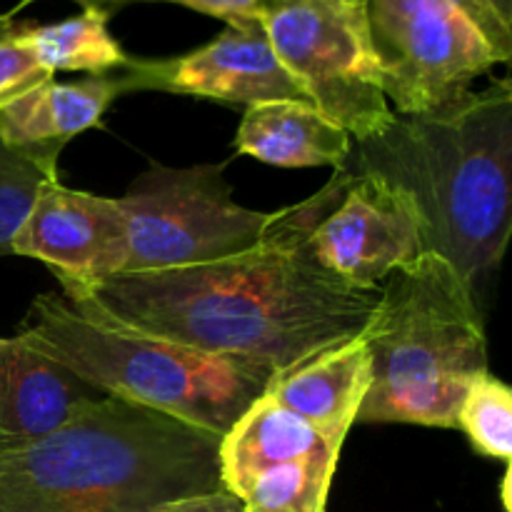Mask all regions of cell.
<instances>
[{
  "label": "cell",
  "instance_id": "cell-11",
  "mask_svg": "<svg viewBox=\"0 0 512 512\" xmlns=\"http://www.w3.org/2000/svg\"><path fill=\"white\" fill-rule=\"evenodd\" d=\"M10 255L48 265L60 290H80L123 273L125 218L118 198L45 180L15 230Z\"/></svg>",
  "mask_w": 512,
  "mask_h": 512
},
{
  "label": "cell",
  "instance_id": "cell-22",
  "mask_svg": "<svg viewBox=\"0 0 512 512\" xmlns=\"http://www.w3.org/2000/svg\"><path fill=\"white\" fill-rule=\"evenodd\" d=\"M150 512H243V503L228 490H215L208 495H195V498L175 500V503L160 505Z\"/></svg>",
  "mask_w": 512,
  "mask_h": 512
},
{
  "label": "cell",
  "instance_id": "cell-4",
  "mask_svg": "<svg viewBox=\"0 0 512 512\" xmlns=\"http://www.w3.org/2000/svg\"><path fill=\"white\" fill-rule=\"evenodd\" d=\"M363 335L370 388L358 423L458 428L463 398L490 373L488 338L475 288L443 255L388 275Z\"/></svg>",
  "mask_w": 512,
  "mask_h": 512
},
{
  "label": "cell",
  "instance_id": "cell-20",
  "mask_svg": "<svg viewBox=\"0 0 512 512\" xmlns=\"http://www.w3.org/2000/svg\"><path fill=\"white\" fill-rule=\"evenodd\" d=\"M53 78L23 35V20L0 15V110Z\"/></svg>",
  "mask_w": 512,
  "mask_h": 512
},
{
  "label": "cell",
  "instance_id": "cell-24",
  "mask_svg": "<svg viewBox=\"0 0 512 512\" xmlns=\"http://www.w3.org/2000/svg\"><path fill=\"white\" fill-rule=\"evenodd\" d=\"M485 8H490L493 13H498L505 23L512 25V0H478Z\"/></svg>",
  "mask_w": 512,
  "mask_h": 512
},
{
  "label": "cell",
  "instance_id": "cell-6",
  "mask_svg": "<svg viewBox=\"0 0 512 512\" xmlns=\"http://www.w3.org/2000/svg\"><path fill=\"white\" fill-rule=\"evenodd\" d=\"M363 8L398 115L445 108L512 58V25L478 0H363Z\"/></svg>",
  "mask_w": 512,
  "mask_h": 512
},
{
  "label": "cell",
  "instance_id": "cell-1",
  "mask_svg": "<svg viewBox=\"0 0 512 512\" xmlns=\"http://www.w3.org/2000/svg\"><path fill=\"white\" fill-rule=\"evenodd\" d=\"M348 180L333 170L318 193L275 210L263 240L245 253L60 293L140 333L280 373L363 333L378 303L380 290L350 288L310 250V233Z\"/></svg>",
  "mask_w": 512,
  "mask_h": 512
},
{
  "label": "cell",
  "instance_id": "cell-17",
  "mask_svg": "<svg viewBox=\"0 0 512 512\" xmlns=\"http://www.w3.org/2000/svg\"><path fill=\"white\" fill-rule=\"evenodd\" d=\"M108 10L88 8L80 15L60 23L35 25L23 20V35L35 50L40 63L50 70H85L93 75H108V70L128 68L130 55L110 33Z\"/></svg>",
  "mask_w": 512,
  "mask_h": 512
},
{
  "label": "cell",
  "instance_id": "cell-25",
  "mask_svg": "<svg viewBox=\"0 0 512 512\" xmlns=\"http://www.w3.org/2000/svg\"><path fill=\"white\" fill-rule=\"evenodd\" d=\"M510 483H512V470L510 465H505V475H503V483H500V500H503V508L505 512H512V503H510Z\"/></svg>",
  "mask_w": 512,
  "mask_h": 512
},
{
  "label": "cell",
  "instance_id": "cell-9",
  "mask_svg": "<svg viewBox=\"0 0 512 512\" xmlns=\"http://www.w3.org/2000/svg\"><path fill=\"white\" fill-rule=\"evenodd\" d=\"M340 450L260 395L220 438V480L243 512H325Z\"/></svg>",
  "mask_w": 512,
  "mask_h": 512
},
{
  "label": "cell",
  "instance_id": "cell-19",
  "mask_svg": "<svg viewBox=\"0 0 512 512\" xmlns=\"http://www.w3.org/2000/svg\"><path fill=\"white\" fill-rule=\"evenodd\" d=\"M58 175L45 173L40 165L8 148L0 138V255H10L15 230L33 205L35 193L45 180Z\"/></svg>",
  "mask_w": 512,
  "mask_h": 512
},
{
  "label": "cell",
  "instance_id": "cell-15",
  "mask_svg": "<svg viewBox=\"0 0 512 512\" xmlns=\"http://www.w3.org/2000/svg\"><path fill=\"white\" fill-rule=\"evenodd\" d=\"M100 395L15 335L0 338V445L48 433Z\"/></svg>",
  "mask_w": 512,
  "mask_h": 512
},
{
  "label": "cell",
  "instance_id": "cell-10",
  "mask_svg": "<svg viewBox=\"0 0 512 512\" xmlns=\"http://www.w3.org/2000/svg\"><path fill=\"white\" fill-rule=\"evenodd\" d=\"M310 250L328 273L355 290H380L395 270L430 253L415 200L373 173L350 175L338 203L310 233Z\"/></svg>",
  "mask_w": 512,
  "mask_h": 512
},
{
  "label": "cell",
  "instance_id": "cell-18",
  "mask_svg": "<svg viewBox=\"0 0 512 512\" xmlns=\"http://www.w3.org/2000/svg\"><path fill=\"white\" fill-rule=\"evenodd\" d=\"M458 428L468 435L470 445L483 458L512 460V393L495 375H483L458 410Z\"/></svg>",
  "mask_w": 512,
  "mask_h": 512
},
{
  "label": "cell",
  "instance_id": "cell-8",
  "mask_svg": "<svg viewBox=\"0 0 512 512\" xmlns=\"http://www.w3.org/2000/svg\"><path fill=\"white\" fill-rule=\"evenodd\" d=\"M258 23L305 98L350 138L393 123L363 0H263Z\"/></svg>",
  "mask_w": 512,
  "mask_h": 512
},
{
  "label": "cell",
  "instance_id": "cell-2",
  "mask_svg": "<svg viewBox=\"0 0 512 512\" xmlns=\"http://www.w3.org/2000/svg\"><path fill=\"white\" fill-rule=\"evenodd\" d=\"M220 438L100 395L58 428L0 445V512H150L223 490Z\"/></svg>",
  "mask_w": 512,
  "mask_h": 512
},
{
  "label": "cell",
  "instance_id": "cell-16",
  "mask_svg": "<svg viewBox=\"0 0 512 512\" xmlns=\"http://www.w3.org/2000/svg\"><path fill=\"white\" fill-rule=\"evenodd\" d=\"M348 130L310 100H265L248 105L235 135V153L278 168L340 170L350 155Z\"/></svg>",
  "mask_w": 512,
  "mask_h": 512
},
{
  "label": "cell",
  "instance_id": "cell-23",
  "mask_svg": "<svg viewBox=\"0 0 512 512\" xmlns=\"http://www.w3.org/2000/svg\"><path fill=\"white\" fill-rule=\"evenodd\" d=\"M30 3H35V0H20V3L15 5V8H10L5 15H10V18H15V13H20V10H23V8H28ZM75 3L83 5V10L98 8V10H108V13H113V10L118 8V5L128 3V0H75Z\"/></svg>",
  "mask_w": 512,
  "mask_h": 512
},
{
  "label": "cell",
  "instance_id": "cell-21",
  "mask_svg": "<svg viewBox=\"0 0 512 512\" xmlns=\"http://www.w3.org/2000/svg\"><path fill=\"white\" fill-rule=\"evenodd\" d=\"M155 3L185 5V8L198 10V13H205V15H213V18L225 20L228 25H235V23H248V20H258L263 0H155Z\"/></svg>",
  "mask_w": 512,
  "mask_h": 512
},
{
  "label": "cell",
  "instance_id": "cell-7",
  "mask_svg": "<svg viewBox=\"0 0 512 512\" xmlns=\"http://www.w3.org/2000/svg\"><path fill=\"white\" fill-rule=\"evenodd\" d=\"M118 205L125 218L123 273L190 268L245 253L275 220V213L235 203L225 163H150Z\"/></svg>",
  "mask_w": 512,
  "mask_h": 512
},
{
  "label": "cell",
  "instance_id": "cell-3",
  "mask_svg": "<svg viewBox=\"0 0 512 512\" xmlns=\"http://www.w3.org/2000/svg\"><path fill=\"white\" fill-rule=\"evenodd\" d=\"M340 170L373 173L403 188L420 208L430 250L475 288L498 268L510 240V80L428 113H395L388 128L353 140Z\"/></svg>",
  "mask_w": 512,
  "mask_h": 512
},
{
  "label": "cell",
  "instance_id": "cell-5",
  "mask_svg": "<svg viewBox=\"0 0 512 512\" xmlns=\"http://www.w3.org/2000/svg\"><path fill=\"white\" fill-rule=\"evenodd\" d=\"M15 338L98 393L158 410L218 438L273 378L263 365L203 353L90 313L63 293L38 295Z\"/></svg>",
  "mask_w": 512,
  "mask_h": 512
},
{
  "label": "cell",
  "instance_id": "cell-14",
  "mask_svg": "<svg viewBox=\"0 0 512 512\" xmlns=\"http://www.w3.org/2000/svg\"><path fill=\"white\" fill-rule=\"evenodd\" d=\"M370 388V350L365 335L320 350L273 373L265 393L343 448Z\"/></svg>",
  "mask_w": 512,
  "mask_h": 512
},
{
  "label": "cell",
  "instance_id": "cell-12",
  "mask_svg": "<svg viewBox=\"0 0 512 512\" xmlns=\"http://www.w3.org/2000/svg\"><path fill=\"white\" fill-rule=\"evenodd\" d=\"M120 80L125 93L163 90L245 108L265 100H308L273 53L258 20L228 25L208 45L185 55L133 58Z\"/></svg>",
  "mask_w": 512,
  "mask_h": 512
},
{
  "label": "cell",
  "instance_id": "cell-13",
  "mask_svg": "<svg viewBox=\"0 0 512 512\" xmlns=\"http://www.w3.org/2000/svg\"><path fill=\"white\" fill-rule=\"evenodd\" d=\"M123 93L120 75H90L78 83L50 78L0 110V138L45 173L58 175L60 150L75 135L100 125Z\"/></svg>",
  "mask_w": 512,
  "mask_h": 512
}]
</instances>
